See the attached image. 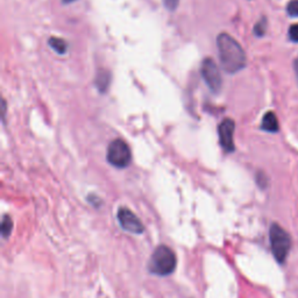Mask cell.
Returning <instances> with one entry per match:
<instances>
[{"mask_svg": "<svg viewBox=\"0 0 298 298\" xmlns=\"http://www.w3.org/2000/svg\"><path fill=\"white\" fill-rule=\"evenodd\" d=\"M118 221L123 230L133 234L144 233L145 227L141 220L127 208H120L118 210Z\"/></svg>", "mask_w": 298, "mask_h": 298, "instance_id": "cell-6", "label": "cell"}, {"mask_svg": "<svg viewBox=\"0 0 298 298\" xmlns=\"http://www.w3.org/2000/svg\"><path fill=\"white\" fill-rule=\"evenodd\" d=\"M164 7L169 11H175V9L179 7V0H163Z\"/></svg>", "mask_w": 298, "mask_h": 298, "instance_id": "cell-14", "label": "cell"}, {"mask_svg": "<svg viewBox=\"0 0 298 298\" xmlns=\"http://www.w3.org/2000/svg\"><path fill=\"white\" fill-rule=\"evenodd\" d=\"M295 69H296V76H297V78H298V60L296 62H295Z\"/></svg>", "mask_w": 298, "mask_h": 298, "instance_id": "cell-16", "label": "cell"}, {"mask_svg": "<svg viewBox=\"0 0 298 298\" xmlns=\"http://www.w3.org/2000/svg\"><path fill=\"white\" fill-rule=\"evenodd\" d=\"M218 54L220 64L227 74H237L246 66V54L239 42L227 33H221L217 37Z\"/></svg>", "mask_w": 298, "mask_h": 298, "instance_id": "cell-1", "label": "cell"}, {"mask_svg": "<svg viewBox=\"0 0 298 298\" xmlns=\"http://www.w3.org/2000/svg\"><path fill=\"white\" fill-rule=\"evenodd\" d=\"M72 1H75V0H63V2H65V4H70Z\"/></svg>", "mask_w": 298, "mask_h": 298, "instance_id": "cell-17", "label": "cell"}, {"mask_svg": "<svg viewBox=\"0 0 298 298\" xmlns=\"http://www.w3.org/2000/svg\"><path fill=\"white\" fill-rule=\"evenodd\" d=\"M12 228H13V221L9 215L5 214L1 219V233L4 238H8L9 234L12 232Z\"/></svg>", "mask_w": 298, "mask_h": 298, "instance_id": "cell-11", "label": "cell"}, {"mask_svg": "<svg viewBox=\"0 0 298 298\" xmlns=\"http://www.w3.org/2000/svg\"><path fill=\"white\" fill-rule=\"evenodd\" d=\"M269 239L274 258L278 263H284L293 245L289 233L278 224H272L269 230Z\"/></svg>", "mask_w": 298, "mask_h": 298, "instance_id": "cell-3", "label": "cell"}, {"mask_svg": "<svg viewBox=\"0 0 298 298\" xmlns=\"http://www.w3.org/2000/svg\"><path fill=\"white\" fill-rule=\"evenodd\" d=\"M176 255L168 246H158L148 262V270L157 276H167L176 269Z\"/></svg>", "mask_w": 298, "mask_h": 298, "instance_id": "cell-2", "label": "cell"}, {"mask_svg": "<svg viewBox=\"0 0 298 298\" xmlns=\"http://www.w3.org/2000/svg\"><path fill=\"white\" fill-rule=\"evenodd\" d=\"M110 78H111L110 72H107L105 70H100L98 72L96 77V85L100 91H105L106 89L109 88Z\"/></svg>", "mask_w": 298, "mask_h": 298, "instance_id": "cell-10", "label": "cell"}, {"mask_svg": "<svg viewBox=\"0 0 298 298\" xmlns=\"http://www.w3.org/2000/svg\"><path fill=\"white\" fill-rule=\"evenodd\" d=\"M287 12L290 17H298V0H291L287 6Z\"/></svg>", "mask_w": 298, "mask_h": 298, "instance_id": "cell-12", "label": "cell"}, {"mask_svg": "<svg viewBox=\"0 0 298 298\" xmlns=\"http://www.w3.org/2000/svg\"><path fill=\"white\" fill-rule=\"evenodd\" d=\"M234 129H236V123L232 119H224L220 122L219 128H218V134H219V141L221 147L226 153H232L234 151Z\"/></svg>", "mask_w": 298, "mask_h": 298, "instance_id": "cell-7", "label": "cell"}, {"mask_svg": "<svg viewBox=\"0 0 298 298\" xmlns=\"http://www.w3.org/2000/svg\"><path fill=\"white\" fill-rule=\"evenodd\" d=\"M289 37L294 42H298V24H295L289 28Z\"/></svg>", "mask_w": 298, "mask_h": 298, "instance_id": "cell-15", "label": "cell"}, {"mask_svg": "<svg viewBox=\"0 0 298 298\" xmlns=\"http://www.w3.org/2000/svg\"><path fill=\"white\" fill-rule=\"evenodd\" d=\"M202 76L212 92L218 93L223 87V78L217 63L212 59H205L202 64Z\"/></svg>", "mask_w": 298, "mask_h": 298, "instance_id": "cell-5", "label": "cell"}, {"mask_svg": "<svg viewBox=\"0 0 298 298\" xmlns=\"http://www.w3.org/2000/svg\"><path fill=\"white\" fill-rule=\"evenodd\" d=\"M49 46L52 47L57 54H65L66 50H68V43H66V41L60 39V37H50Z\"/></svg>", "mask_w": 298, "mask_h": 298, "instance_id": "cell-9", "label": "cell"}, {"mask_svg": "<svg viewBox=\"0 0 298 298\" xmlns=\"http://www.w3.org/2000/svg\"><path fill=\"white\" fill-rule=\"evenodd\" d=\"M132 154L129 147L123 140L117 139L112 141L107 149V161L116 168H126L129 166Z\"/></svg>", "mask_w": 298, "mask_h": 298, "instance_id": "cell-4", "label": "cell"}, {"mask_svg": "<svg viewBox=\"0 0 298 298\" xmlns=\"http://www.w3.org/2000/svg\"><path fill=\"white\" fill-rule=\"evenodd\" d=\"M266 27H267V25H266V20H265V19H262L261 21H259L258 24L255 25L254 31H255L256 35L262 36L263 34L266 33Z\"/></svg>", "mask_w": 298, "mask_h": 298, "instance_id": "cell-13", "label": "cell"}, {"mask_svg": "<svg viewBox=\"0 0 298 298\" xmlns=\"http://www.w3.org/2000/svg\"><path fill=\"white\" fill-rule=\"evenodd\" d=\"M261 128L263 131H267L270 133H275L278 131V120L276 114L274 112H267L263 116Z\"/></svg>", "mask_w": 298, "mask_h": 298, "instance_id": "cell-8", "label": "cell"}]
</instances>
